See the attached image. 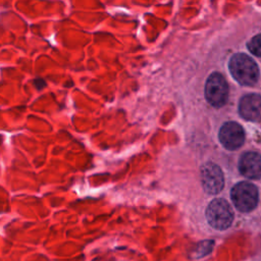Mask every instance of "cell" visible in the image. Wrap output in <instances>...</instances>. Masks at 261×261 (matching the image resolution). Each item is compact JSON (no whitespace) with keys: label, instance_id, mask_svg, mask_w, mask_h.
I'll return each mask as SVG.
<instances>
[{"label":"cell","instance_id":"6da1fadb","mask_svg":"<svg viewBox=\"0 0 261 261\" xmlns=\"http://www.w3.org/2000/svg\"><path fill=\"white\" fill-rule=\"evenodd\" d=\"M228 68L233 79L243 86H254L258 82V65L245 53L234 54L229 60Z\"/></svg>","mask_w":261,"mask_h":261},{"label":"cell","instance_id":"7a4b0ae2","mask_svg":"<svg viewBox=\"0 0 261 261\" xmlns=\"http://www.w3.org/2000/svg\"><path fill=\"white\" fill-rule=\"evenodd\" d=\"M206 218L213 228L223 230L231 225L233 211L227 201L221 198H216L209 203L206 209Z\"/></svg>","mask_w":261,"mask_h":261},{"label":"cell","instance_id":"3957f363","mask_svg":"<svg viewBox=\"0 0 261 261\" xmlns=\"http://www.w3.org/2000/svg\"><path fill=\"white\" fill-rule=\"evenodd\" d=\"M230 198L236 208L241 212H250L258 204V189L249 181H241L233 186Z\"/></svg>","mask_w":261,"mask_h":261},{"label":"cell","instance_id":"277c9868","mask_svg":"<svg viewBox=\"0 0 261 261\" xmlns=\"http://www.w3.org/2000/svg\"><path fill=\"white\" fill-rule=\"evenodd\" d=\"M205 96L214 107H221L226 103L228 85L221 73L213 72L209 75L205 85Z\"/></svg>","mask_w":261,"mask_h":261},{"label":"cell","instance_id":"5b68a950","mask_svg":"<svg viewBox=\"0 0 261 261\" xmlns=\"http://www.w3.org/2000/svg\"><path fill=\"white\" fill-rule=\"evenodd\" d=\"M201 179L202 186L208 194H217L224 186V177L220 167L212 162H208L202 166Z\"/></svg>","mask_w":261,"mask_h":261},{"label":"cell","instance_id":"8992f818","mask_svg":"<svg viewBox=\"0 0 261 261\" xmlns=\"http://www.w3.org/2000/svg\"><path fill=\"white\" fill-rule=\"evenodd\" d=\"M219 141L228 150L239 149L245 142V132L243 127L234 122H225L219 130Z\"/></svg>","mask_w":261,"mask_h":261},{"label":"cell","instance_id":"52a82bcc","mask_svg":"<svg viewBox=\"0 0 261 261\" xmlns=\"http://www.w3.org/2000/svg\"><path fill=\"white\" fill-rule=\"evenodd\" d=\"M239 112L247 120H259L261 118V95L255 93L245 95L240 100Z\"/></svg>","mask_w":261,"mask_h":261},{"label":"cell","instance_id":"ba28073f","mask_svg":"<svg viewBox=\"0 0 261 261\" xmlns=\"http://www.w3.org/2000/svg\"><path fill=\"white\" fill-rule=\"evenodd\" d=\"M239 170L247 178H261V155L256 152L244 153L239 161Z\"/></svg>","mask_w":261,"mask_h":261},{"label":"cell","instance_id":"9c48e42d","mask_svg":"<svg viewBox=\"0 0 261 261\" xmlns=\"http://www.w3.org/2000/svg\"><path fill=\"white\" fill-rule=\"evenodd\" d=\"M212 247H213V242H211V241L202 242V243L198 244L193 256L195 258H201V257L209 254L210 251L212 250Z\"/></svg>","mask_w":261,"mask_h":261},{"label":"cell","instance_id":"30bf717a","mask_svg":"<svg viewBox=\"0 0 261 261\" xmlns=\"http://www.w3.org/2000/svg\"><path fill=\"white\" fill-rule=\"evenodd\" d=\"M248 49L256 56H261V34L253 37L248 43Z\"/></svg>","mask_w":261,"mask_h":261}]
</instances>
